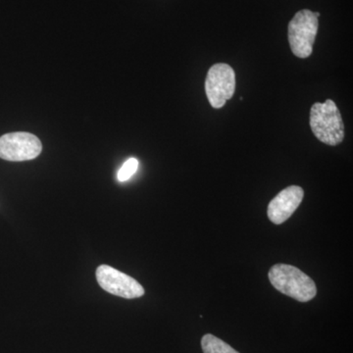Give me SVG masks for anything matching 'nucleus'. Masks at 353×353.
Instances as JSON below:
<instances>
[{
  "label": "nucleus",
  "instance_id": "1",
  "mask_svg": "<svg viewBox=\"0 0 353 353\" xmlns=\"http://www.w3.org/2000/svg\"><path fill=\"white\" fill-rule=\"evenodd\" d=\"M268 276L276 290L301 303L312 301L317 294L314 281L292 265H274Z\"/></svg>",
  "mask_w": 353,
  "mask_h": 353
},
{
  "label": "nucleus",
  "instance_id": "2",
  "mask_svg": "<svg viewBox=\"0 0 353 353\" xmlns=\"http://www.w3.org/2000/svg\"><path fill=\"white\" fill-rule=\"evenodd\" d=\"M309 123L313 134L321 143L332 146L343 143L345 125L338 106L332 99L313 104Z\"/></svg>",
  "mask_w": 353,
  "mask_h": 353
},
{
  "label": "nucleus",
  "instance_id": "3",
  "mask_svg": "<svg viewBox=\"0 0 353 353\" xmlns=\"http://www.w3.org/2000/svg\"><path fill=\"white\" fill-rule=\"evenodd\" d=\"M319 12L308 9L299 11L288 27V38L292 52L299 58H307L312 54L313 44L319 28Z\"/></svg>",
  "mask_w": 353,
  "mask_h": 353
},
{
  "label": "nucleus",
  "instance_id": "4",
  "mask_svg": "<svg viewBox=\"0 0 353 353\" xmlns=\"http://www.w3.org/2000/svg\"><path fill=\"white\" fill-rule=\"evenodd\" d=\"M236 90V74L226 63L213 65L208 70L205 80V92L213 108L220 109L233 97Z\"/></svg>",
  "mask_w": 353,
  "mask_h": 353
},
{
  "label": "nucleus",
  "instance_id": "5",
  "mask_svg": "<svg viewBox=\"0 0 353 353\" xmlns=\"http://www.w3.org/2000/svg\"><path fill=\"white\" fill-rule=\"evenodd\" d=\"M43 152L38 137L30 132H9L0 138V158L20 162L34 159Z\"/></svg>",
  "mask_w": 353,
  "mask_h": 353
},
{
  "label": "nucleus",
  "instance_id": "6",
  "mask_svg": "<svg viewBox=\"0 0 353 353\" xmlns=\"http://www.w3.org/2000/svg\"><path fill=\"white\" fill-rule=\"evenodd\" d=\"M95 275L101 289L114 296L132 299L145 294V289L138 281L108 265H101Z\"/></svg>",
  "mask_w": 353,
  "mask_h": 353
},
{
  "label": "nucleus",
  "instance_id": "7",
  "mask_svg": "<svg viewBox=\"0 0 353 353\" xmlns=\"http://www.w3.org/2000/svg\"><path fill=\"white\" fill-rule=\"evenodd\" d=\"M304 192L299 185H290L285 188L280 194L274 197L268 205L267 214L272 223L276 225L283 224L303 202Z\"/></svg>",
  "mask_w": 353,
  "mask_h": 353
},
{
  "label": "nucleus",
  "instance_id": "8",
  "mask_svg": "<svg viewBox=\"0 0 353 353\" xmlns=\"http://www.w3.org/2000/svg\"><path fill=\"white\" fill-rule=\"evenodd\" d=\"M201 347L203 353H240L224 341L210 334H204L201 339Z\"/></svg>",
  "mask_w": 353,
  "mask_h": 353
},
{
  "label": "nucleus",
  "instance_id": "9",
  "mask_svg": "<svg viewBox=\"0 0 353 353\" xmlns=\"http://www.w3.org/2000/svg\"><path fill=\"white\" fill-rule=\"evenodd\" d=\"M139 161L136 158H130L125 162L124 165L121 167L119 172H118V180L120 182H125V181L129 180L130 178L137 170H138Z\"/></svg>",
  "mask_w": 353,
  "mask_h": 353
}]
</instances>
